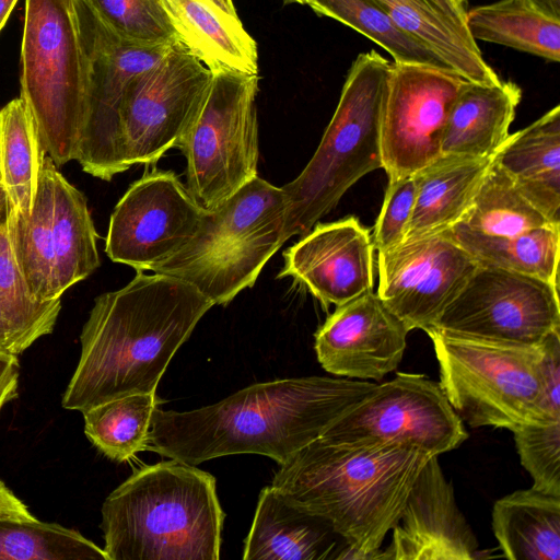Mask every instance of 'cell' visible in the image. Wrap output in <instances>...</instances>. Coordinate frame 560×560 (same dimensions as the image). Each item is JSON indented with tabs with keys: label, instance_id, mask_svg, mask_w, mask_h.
I'll return each mask as SVG.
<instances>
[{
	"label": "cell",
	"instance_id": "cell-40",
	"mask_svg": "<svg viewBox=\"0 0 560 560\" xmlns=\"http://www.w3.org/2000/svg\"><path fill=\"white\" fill-rule=\"evenodd\" d=\"M541 346L548 407L553 417L560 418V331L550 334Z\"/></svg>",
	"mask_w": 560,
	"mask_h": 560
},
{
	"label": "cell",
	"instance_id": "cell-36",
	"mask_svg": "<svg viewBox=\"0 0 560 560\" xmlns=\"http://www.w3.org/2000/svg\"><path fill=\"white\" fill-rule=\"evenodd\" d=\"M0 296L30 347L52 332L61 298L39 301L32 295L12 252L7 220L0 225Z\"/></svg>",
	"mask_w": 560,
	"mask_h": 560
},
{
	"label": "cell",
	"instance_id": "cell-23",
	"mask_svg": "<svg viewBox=\"0 0 560 560\" xmlns=\"http://www.w3.org/2000/svg\"><path fill=\"white\" fill-rule=\"evenodd\" d=\"M497 154H442L417 172V196L404 242L451 229L468 208Z\"/></svg>",
	"mask_w": 560,
	"mask_h": 560
},
{
	"label": "cell",
	"instance_id": "cell-7",
	"mask_svg": "<svg viewBox=\"0 0 560 560\" xmlns=\"http://www.w3.org/2000/svg\"><path fill=\"white\" fill-rule=\"evenodd\" d=\"M451 406L472 428L510 431L560 421L545 387L542 346L517 345L427 329Z\"/></svg>",
	"mask_w": 560,
	"mask_h": 560
},
{
	"label": "cell",
	"instance_id": "cell-8",
	"mask_svg": "<svg viewBox=\"0 0 560 560\" xmlns=\"http://www.w3.org/2000/svg\"><path fill=\"white\" fill-rule=\"evenodd\" d=\"M20 81L46 153L57 167L75 160L85 75L72 0H25Z\"/></svg>",
	"mask_w": 560,
	"mask_h": 560
},
{
	"label": "cell",
	"instance_id": "cell-17",
	"mask_svg": "<svg viewBox=\"0 0 560 560\" xmlns=\"http://www.w3.org/2000/svg\"><path fill=\"white\" fill-rule=\"evenodd\" d=\"M409 330L377 293L336 306L315 332L317 360L330 374L381 381L399 365Z\"/></svg>",
	"mask_w": 560,
	"mask_h": 560
},
{
	"label": "cell",
	"instance_id": "cell-27",
	"mask_svg": "<svg viewBox=\"0 0 560 560\" xmlns=\"http://www.w3.org/2000/svg\"><path fill=\"white\" fill-rule=\"evenodd\" d=\"M393 21L427 47L462 78L490 83L499 79L465 26L432 10L421 0H373Z\"/></svg>",
	"mask_w": 560,
	"mask_h": 560
},
{
	"label": "cell",
	"instance_id": "cell-46",
	"mask_svg": "<svg viewBox=\"0 0 560 560\" xmlns=\"http://www.w3.org/2000/svg\"><path fill=\"white\" fill-rule=\"evenodd\" d=\"M215 5H218L223 12L228 13L231 16H237L233 0H211Z\"/></svg>",
	"mask_w": 560,
	"mask_h": 560
},
{
	"label": "cell",
	"instance_id": "cell-45",
	"mask_svg": "<svg viewBox=\"0 0 560 560\" xmlns=\"http://www.w3.org/2000/svg\"><path fill=\"white\" fill-rule=\"evenodd\" d=\"M18 0H0V31Z\"/></svg>",
	"mask_w": 560,
	"mask_h": 560
},
{
	"label": "cell",
	"instance_id": "cell-1",
	"mask_svg": "<svg viewBox=\"0 0 560 560\" xmlns=\"http://www.w3.org/2000/svg\"><path fill=\"white\" fill-rule=\"evenodd\" d=\"M376 385L304 376L254 384L196 410L156 407L147 450L194 466L236 454L264 455L282 465Z\"/></svg>",
	"mask_w": 560,
	"mask_h": 560
},
{
	"label": "cell",
	"instance_id": "cell-35",
	"mask_svg": "<svg viewBox=\"0 0 560 560\" xmlns=\"http://www.w3.org/2000/svg\"><path fill=\"white\" fill-rule=\"evenodd\" d=\"M306 4L317 14L337 20L372 39L394 62L450 68L429 47L401 30L373 0H307Z\"/></svg>",
	"mask_w": 560,
	"mask_h": 560
},
{
	"label": "cell",
	"instance_id": "cell-41",
	"mask_svg": "<svg viewBox=\"0 0 560 560\" xmlns=\"http://www.w3.org/2000/svg\"><path fill=\"white\" fill-rule=\"evenodd\" d=\"M30 348L0 296V352L19 355Z\"/></svg>",
	"mask_w": 560,
	"mask_h": 560
},
{
	"label": "cell",
	"instance_id": "cell-39",
	"mask_svg": "<svg viewBox=\"0 0 560 560\" xmlns=\"http://www.w3.org/2000/svg\"><path fill=\"white\" fill-rule=\"evenodd\" d=\"M417 196V173L398 179H388L380 214L375 221L372 243L377 253L404 242Z\"/></svg>",
	"mask_w": 560,
	"mask_h": 560
},
{
	"label": "cell",
	"instance_id": "cell-19",
	"mask_svg": "<svg viewBox=\"0 0 560 560\" xmlns=\"http://www.w3.org/2000/svg\"><path fill=\"white\" fill-rule=\"evenodd\" d=\"M392 540L375 559L384 560H472L476 536L459 511L454 490L431 456L416 478Z\"/></svg>",
	"mask_w": 560,
	"mask_h": 560
},
{
	"label": "cell",
	"instance_id": "cell-22",
	"mask_svg": "<svg viewBox=\"0 0 560 560\" xmlns=\"http://www.w3.org/2000/svg\"><path fill=\"white\" fill-rule=\"evenodd\" d=\"M495 161L521 192L560 225V106L510 133Z\"/></svg>",
	"mask_w": 560,
	"mask_h": 560
},
{
	"label": "cell",
	"instance_id": "cell-34",
	"mask_svg": "<svg viewBox=\"0 0 560 560\" xmlns=\"http://www.w3.org/2000/svg\"><path fill=\"white\" fill-rule=\"evenodd\" d=\"M0 560H108L103 548L73 528L0 516Z\"/></svg>",
	"mask_w": 560,
	"mask_h": 560
},
{
	"label": "cell",
	"instance_id": "cell-32",
	"mask_svg": "<svg viewBox=\"0 0 560 560\" xmlns=\"http://www.w3.org/2000/svg\"><path fill=\"white\" fill-rule=\"evenodd\" d=\"M458 223L472 232L492 236H512L557 225L521 192L495 158Z\"/></svg>",
	"mask_w": 560,
	"mask_h": 560
},
{
	"label": "cell",
	"instance_id": "cell-33",
	"mask_svg": "<svg viewBox=\"0 0 560 560\" xmlns=\"http://www.w3.org/2000/svg\"><path fill=\"white\" fill-rule=\"evenodd\" d=\"M155 393L133 394L97 405L84 412V433L107 458L127 462L147 450Z\"/></svg>",
	"mask_w": 560,
	"mask_h": 560
},
{
	"label": "cell",
	"instance_id": "cell-9",
	"mask_svg": "<svg viewBox=\"0 0 560 560\" xmlns=\"http://www.w3.org/2000/svg\"><path fill=\"white\" fill-rule=\"evenodd\" d=\"M258 74L219 71L177 149L187 190L212 210L258 175Z\"/></svg>",
	"mask_w": 560,
	"mask_h": 560
},
{
	"label": "cell",
	"instance_id": "cell-26",
	"mask_svg": "<svg viewBox=\"0 0 560 560\" xmlns=\"http://www.w3.org/2000/svg\"><path fill=\"white\" fill-rule=\"evenodd\" d=\"M52 168V241L55 288L61 298L66 290L88 278L98 266L97 233L85 196Z\"/></svg>",
	"mask_w": 560,
	"mask_h": 560
},
{
	"label": "cell",
	"instance_id": "cell-44",
	"mask_svg": "<svg viewBox=\"0 0 560 560\" xmlns=\"http://www.w3.org/2000/svg\"><path fill=\"white\" fill-rule=\"evenodd\" d=\"M539 11L560 20V0H528Z\"/></svg>",
	"mask_w": 560,
	"mask_h": 560
},
{
	"label": "cell",
	"instance_id": "cell-18",
	"mask_svg": "<svg viewBox=\"0 0 560 560\" xmlns=\"http://www.w3.org/2000/svg\"><path fill=\"white\" fill-rule=\"evenodd\" d=\"M370 231L354 217L316 223L283 253L278 278L291 277L327 308L373 291L374 260Z\"/></svg>",
	"mask_w": 560,
	"mask_h": 560
},
{
	"label": "cell",
	"instance_id": "cell-28",
	"mask_svg": "<svg viewBox=\"0 0 560 560\" xmlns=\"http://www.w3.org/2000/svg\"><path fill=\"white\" fill-rule=\"evenodd\" d=\"M465 25L475 40L560 61V20L548 16L528 0H499L466 11Z\"/></svg>",
	"mask_w": 560,
	"mask_h": 560
},
{
	"label": "cell",
	"instance_id": "cell-38",
	"mask_svg": "<svg viewBox=\"0 0 560 560\" xmlns=\"http://www.w3.org/2000/svg\"><path fill=\"white\" fill-rule=\"evenodd\" d=\"M523 467L533 488L560 495V421L523 424L512 430Z\"/></svg>",
	"mask_w": 560,
	"mask_h": 560
},
{
	"label": "cell",
	"instance_id": "cell-16",
	"mask_svg": "<svg viewBox=\"0 0 560 560\" xmlns=\"http://www.w3.org/2000/svg\"><path fill=\"white\" fill-rule=\"evenodd\" d=\"M450 229L378 253L377 294L410 331L433 328L478 267Z\"/></svg>",
	"mask_w": 560,
	"mask_h": 560
},
{
	"label": "cell",
	"instance_id": "cell-5",
	"mask_svg": "<svg viewBox=\"0 0 560 560\" xmlns=\"http://www.w3.org/2000/svg\"><path fill=\"white\" fill-rule=\"evenodd\" d=\"M390 63L370 50L350 66L314 155L295 179L281 187L284 242L310 232L359 179L382 168L380 117Z\"/></svg>",
	"mask_w": 560,
	"mask_h": 560
},
{
	"label": "cell",
	"instance_id": "cell-24",
	"mask_svg": "<svg viewBox=\"0 0 560 560\" xmlns=\"http://www.w3.org/2000/svg\"><path fill=\"white\" fill-rule=\"evenodd\" d=\"M180 43L212 73L258 74L255 39L211 0H164Z\"/></svg>",
	"mask_w": 560,
	"mask_h": 560
},
{
	"label": "cell",
	"instance_id": "cell-30",
	"mask_svg": "<svg viewBox=\"0 0 560 560\" xmlns=\"http://www.w3.org/2000/svg\"><path fill=\"white\" fill-rule=\"evenodd\" d=\"M54 166L55 163L46 154L31 215H15L9 211L7 214L13 255L32 295L39 301L58 299L52 241Z\"/></svg>",
	"mask_w": 560,
	"mask_h": 560
},
{
	"label": "cell",
	"instance_id": "cell-49",
	"mask_svg": "<svg viewBox=\"0 0 560 560\" xmlns=\"http://www.w3.org/2000/svg\"><path fill=\"white\" fill-rule=\"evenodd\" d=\"M455 2H456L457 4H459L460 7H464V8H465V4H466L467 0H455Z\"/></svg>",
	"mask_w": 560,
	"mask_h": 560
},
{
	"label": "cell",
	"instance_id": "cell-42",
	"mask_svg": "<svg viewBox=\"0 0 560 560\" xmlns=\"http://www.w3.org/2000/svg\"><path fill=\"white\" fill-rule=\"evenodd\" d=\"M19 371L18 355L0 352V411L18 396Z\"/></svg>",
	"mask_w": 560,
	"mask_h": 560
},
{
	"label": "cell",
	"instance_id": "cell-29",
	"mask_svg": "<svg viewBox=\"0 0 560 560\" xmlns=\"http://www.w3.org/2000/svg\"><path fill=\"white\" fill-rule=\"evenodd\" d=\"M46 154L23 100H12L0 109V185L9 212L31 215Z\"/></svg>",
	"mask_w": 560,
	"mask_h": 560
},
{
	"label": "cell",
	"instance_id": "cell-25",
	"mask_svg": "<svg viewBox=\"0 0 560 560\" xmlns=\"http://www.w3.org/2000/svg\"><path fill=\"white\" fill-rule=\"evenodd\" d=\"M492 529L508 559L560 560V495L516 490L494 503Z\"/></svg>",
	"mask_w": 560,
	"mask_h": 560
},
{
	"label": "cell",
	"instance_id": "cell-4",
	"mask_svg": "<svg viewBox=\"0 0 560 560\" xmlns=\"http://www.w3.org/2000/svg\"><path fill=\"white\" fill-rule=\"evenodd\" d=\"M108 560H218L224 512L215 478L175 459L135 471L105 499Z\"/></svg>",
	"mask_w": 560,
	"mask_h": 560
},
{
	"label": "cell",
	"instance_id": "cell-13",
	"mask_svg": "<svg viewBox=\"0 0 560 560\" xmlns=\"http://www.w3.org/2000/svg\"><path fill=\"white\" fill-rule=\"evenodd\" d=\"M465 81L450 68L390 63L380 117L382 168L388 179L416 174L441 156L448 114Z\"/></svg>",
	"mask_w": 560,
	"mask_h": 560
},
{
	"label": "cell",
	"instance_id": "cell-37",
	"mask_svg": "<svg viewBox=\"0 0 560 560\" xmlns=\"http://www.w3.org/2000/svg\"><path fill=\"white\" fill-rule=\"evenodd\" d=\"M84 1L125 40L141 46H171L180 42L164 0Z\"/></svg>",
	"mask_w": 560,
	"mask_h": 560
},
{
	"label": "cell",
	"instance_id": "cell-10",
	"mask_svg": "<svg viewBox=\"0 0 560 560\" xmlns=\"http://www.w3.org/2000/svg\"><path fill=\"white\" fill-rule=\"evenodd\" d=\"M83 54L84 114L75 161L100 179L125 172L119 115L129 83L172 46H141L110 31L84 0H72Z\"/></svg>",
	"mask_w": 560,
	"mask_h": 560
},
{
	"label": "cell",
	"instance_id": "cell-21",
	"mask_svg": "<svg viewBox=\"0 0 560 560\" xmlns=\"http://www.w3.org/2000/svg\"><path fill=\"white\" fill-rule=\"evenodd\" d=\"M521 98V89L510 81H465L448 114L441 155L497 154L510 136Z\"/></svg>",
	"mask_w": 560,
	"mask_h": 560
},
{
	"label": "cell",
	"instance_id": "cell-31",
	"mask_svg": "<svg viewBox=\"0 0 560 560\" xmlns=\"http://www.w3.org/2000/svg\"><path fill=\"white\" fill-rule=\"evenodd\" d=\"M450 231L478 264L534 277L559 287L560 225H548L512 236L476 233L459 223Z\"/></svg>",
	"mask_w": 560,
	"mask_h": 560
},
{
	"label": "cell",
	"instance_id": "cell-14",
	"mask_svg": "<svg viewBox=\"0 0 560 560\" xmlns=\"http://www.w3.org/2000/svg\"><path fill=\"white\" fill-rule=\"evenodd\" d=\"M433 328L536 346L560 331L559 287L479 264Z\"/></svg>",
	"mask_w": 560,
	"mask_h": 560
},
{
	"label": "cell",
	"instance_id": "cell-2",
	"mask_svg": "<svg viewBox=\"0 0 560 560\" xmlns=\"http://www.w3.org/2000/svg\"><path fill=\"white\" fill-rule=\"evenodd\" d=\"M214 304L175 277L137 271L98 295L81 335V353L62 396L84 412L133 394L155 393L173 355Z\"/></svg>",
	"mask_w": 560,
	"mask_h": 560
},
{
	"label": "cell",
	"instance_id": "cell-48",
	"mask_svg": "<svg viewBox=\"0 0 560 560\" xmlns=\"http://www.w3.org/2000/svg\"><path fill=\"white\" fill-rule=\"evenodd\" d=\"M287 2H296L300 4H306L307 0H285Z\"/></svg>",
	"mask_w": 560,
	"mask_h": 560
},
{
	"label": "cell",
	"instance_id": "cell-6",
	"mask_svg": "<svg viewBox=\"0 0 560 560\" xmlns=\"http://www.w3.org/2000/svg\"><path fill=\"white\" fill-rule=\"evenodd\" d=\"M284 197L258 175L212 210L195 235L149 271L183 280L214 305L252 288L284 243Z\"/></svg>",
	"mask_w": 560,
	"mask_h": 560
},
{
	"label": "cell",
	"instance_id": "cell-3",
	"mask_svg": "<svg viewBox=\"0 0 560 560\" xmlns=\"http://www.w3.org/2000/svg\"><path fill=\"white\" fill-rule=\"evenodd\" d=\"M431 456L400 444L320 435L279 465L271 486L330 524L346 544L338 559H375Z\"/></svg>",
	"mask_w": 560,
	"mask_h": 560
},
{
	"label": "cell",
	"instance_id": "cell-47",
	"mask_svg": "<svg viewBox=\"0 0 560 560\" xmlns=\"http://www.w3.org/2000/svg\"><path fill=\"white\" fill-rule=\"evenodd\" d=\"M8 199L3 187L0 185V225L7 220Z\"/></svg>",
	"mask_w": 560,
	"mask_h": 560
},
{
	"label": "cell",
	"instance_id": "cell-12",
	"mask_svg": "<svg viewBox=\"0 0 560 560\" xmlns=\"http://www.w3.org/2000/svg\"><path fill=\"white\" fill-rule=\"evenodd\" d=\"M322 436L400 444L439 456L458 447L468 433L440 383L398 372L339 416Z\"/></svg>",
	"mask_w": 560,
	"mask_h": 560
},
{
	"label": "cell",
	"instance_id": "cell-11",
	"mask_svg": "<svg viewBox=\"0 0 560 560\" xmlns=\"http://www.w3.org/2000/svg\"><path fill=\"white\" fill-rule=\"evenodd\" d=\"M212 74L179 42L132 79L119 115L125 171L135 164H154L178 147L202 105Z\"/></svg>",
	"mask_w": 560,
	"mask_h": 560
},
{
	"label": "cell",
	"instance_id": "cell-43",
	"mask_svg": "<svg viewBox=\"0 0 560 560\" xmlns=\"http://www.w3.org/2000/svg\"><path fill=\"white\" fill-rule=\"evenodd\" d=\"M432 10L443 14L454 23L465 26L466 9L455 2V0H421Z\"/></svg>",
	"mask_w": 560,
	"mask_h": 560
},
{
	"label": "cell",
	"instance_id": "cell-20",
	"mask_svg": "<svg viewBox=\"0 0 560 560\" xmlns=\"http://www.w3.org/2000/svg\"><path fill=\"white\" fill-rule=\"evenodd\" d=\"M338 538L341 537L326 520L289 500L270 485L259 493L254 521L244 541L243 559H338Z\"/></svg>",
	"mask_w": 560,
	"mask_h": 560
},
{
	"label": "cell",
	"instance_id": "cell-15",
	"mask_svg": "<svg viewBox=\"0 0 560 560\" xmlns=\"http://www.w3.org/2000/svg\"><path fill=\"white\" fill-rule=\"evenodd\" d=\"M205 211L173 171L145 173L115 206L105 252L115 262L147 271L195 235Z\"/></svg>",
	"mask_w": 560,
	"mask_h": 560
}]
</instances>
